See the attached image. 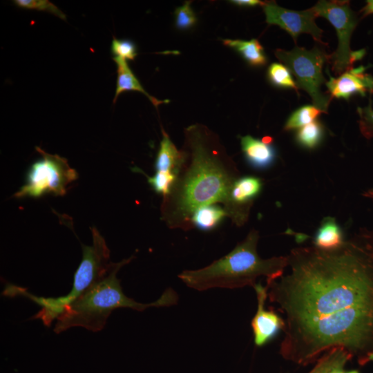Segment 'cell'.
<instances>
[{"label":"cell","instance_id":"1","mask_svg":"<svg viewBox=\"0 0 373 373\" xmlns=\"http://www.w3.org/2000/svg\"><path fill=\"white\" fill-rule=\"evenodd\" d=\"M288 269L267 280V298L283 316L280 354L307 365L334 349L361 366L373 361V232L334 249L294 248Z\"/></svg>","mask_w":373,"mask_h":373},{"label":"cell","instance_id":"2","mask_svg":"<svg viewBox=\"0 0 373 373\" xmlns=\"http://www.w3.org/2000/svg\"><path fill=\"white\" fill-rule=\"evenodd\" d=\"M183 159L175 182L160 206L161 218L170 229L188 231L199 208L225 203L235 181L240 177L218 135L200 124L184 130Z\"/></svg>","mask_w":373,"mask_h":373},{"label":"cell","instance_id":"3","mask_svg":"<svg viewBox=\"0 0 373 373\" xmlns=\"http://www.w3.org/2000/svg\"><path fill=\"white\" fill-rule=\"evenodd\" d=\"M258 240V231L251 229L224 256L202 269L183 271L178 277L188 287L198 291L254 287L260 276H265L267 280L279 278L287 267V256L262 258L257 251Z\"/></svg>","mask_w":373,"mask_h":373},{"label":"cell","instance_id":"4","mask_svg":"<svg viewBox=\"0 0 373 373\" xmlns=\"http://www.w3.org/2000/svg\"><path fill=\"white\" fill-rule=\"evenodd\" d=\"M133 257L115 262L111 271L82 296L66 307L56 319L53 331L56 334L74 327H82L91 332L104 329L112 312L119 308L143 311L151 307H169L177 303L178 296L168 288L155 301L141 303L126 296L117 278L119 270Z\"/></svg>","mask_w":373,"mask_h":373},{"label":"cell","instance_id":"5","mask_svg":"<svg viewBox=\"0 0 373 373\" xmlns=\"http://www.w3.org/2000/svg\"><path fill=\"white\" fill-rule=\"evenodd\" d=\"M91 245H83L82 261L75 274L72 288L68 294L59 297H39L30 294L21 287L8 285L3 294L9 296H25L40 307L32 318L39 319L50 327L62 310L86 294L103 279L113 269L115 262L109 261L110 250L104 237L95 227L91 229Z\"/></svg>","mask_w":373,"mask_h":373},{"label":"cell","instance_id":"6","mask_svg":"<svg viewBox=\"0 0 373 373\" xmlns=\"http://www.w3.org/2000/svg\"><path fill=\"white\" fill-rule=\"evenodd\" d=\"M275 55L294 75L298 89L306 91L314 106L327 113L332 97L322 91L321 86L327 82L323 68L329 63V55L317 46L309 50L296 46L291 50L277 49Z\"/></svg>","mask_w":373,"mask_h":373},{"label":"cell","instance_id":"7","mask_svg":"<svg viewBox=\"0 0 373 373\" xmlns=\"http://www.w3.org/2000/svg\"><path fill=\"white\" fill-rule=\"evenodd\" d=\"M312 10L316 17L327 19L334 27L338 38L336 50L329 55V63L332 70L340 75L353 67L355 61L361 60L365 50L353 51L350 48V39L358 20L347 1H318Z\"/></svg>","mask_w":373,"mask_h":373},{"label":"cell","instance_id":"8","mask_svg":"<svg viewBox=\"0 0 373 373\" xmlns=\"http://www.w3.org/2000/svg\"><path fill=\"white\" fill-rule=\"evenodd\" d=\"M35 149L42 158L30 166L26 183L15 194V198H39L45 193L64 195L67 186L76 180L78 174L71 168L66 158L49 154L39 146Z\"/></svg>","mask_w":373,"mask_h":373},{"label":"cell","instance_id":"9","mask_svg":"<svg viewBox=\"0 0 373 373\" xmlns=\"http://www.w3.org/2000/svg\"><path fill=\"white\" fill-rule=\"evenodd\" d=\"M266 22L269 25H276L288 32L295 43L302 33L309 34L313 39L323 44V30L315 23L316 18L312 8L301 11L289 10L279 6L275 1H266L262 6Z\"/></svg>","mask_w":373,"mask_h":373},{"label":"cell","instance_id":"10","mask_svg":"<svg viewBox=\"0 0 373 373\" xmlns=\"http://www.w3.org/2000/svg\"><path fill=\"white\" fill-rule=\"evenodd\" d=\"M262 185V180L253 175L240 176L233 183L223 209L236 226H243L248 220L250 210Z\"/></svg>","mask_w":373,"mask_h":373},{"label":"cell","instance_id":"11","mask_svg":"<svg viewBox=\"0 0 373 373\" xmlns=\"http://www.w3.org/2000/svg\"><path fill=\"white\" fill-rule=\"evenodd\" d=\"M370 67L360 66L351 68L337 77L331 76L328 70L327 74L329 80L325 83L327 94L332 98L348 100L353 95L358 94L365 97L373 93V76L366 73L365 70Z\"/></svg>","mask_w":373,"mask_h":373},{"label":"cell","instance_id":"12","mask_svg":"<svg viewBox=\"0 0 373 373\" xmlns=\"http://www.w3.org/2000/svg\"><path fill=\"white\" fill-rule=\"evenodd\" d=\"M254 288L257 296L258 307L251 325L255 345L262 347L270 342L280 330L283 331L285 322L274 309H267L265 307L267 298V287L256 283Z\"/></svg>","mask_w":373,"mask_h":373},{"label":"cell","instance_id":"13","mask_svg":"<svg viewBox=\"0 0 373 373\" xmlns=\"http://www.w3.org/2000/svg\"><path fill=\"white\" fill-rule=\"evenodd\" d=\"M240 145L247 162L254 169H268L276 161L275 148L262 140L247 135L240 137Z\"/></svg>","mask_w":373,"mask_h":373},{"label":"cell","instance_id":"14","mask_svg":"<svg viewBox=\"0 0 373 373\" xmlns=\"http://www.w3.org/2000/svg\"><path fill=\"white\" fill-rule=\"evenodd\" d=\"M113 60L117 65V82L113 103H115L121 93L126 91H137L142 93L156 108L162 104L169 102V100L168 99L160 100L149 95L143 88L138 79L135 77L126 59L113 57Z\"/></svg>","mask_w":373,"mask_h":373},{"label":"cell","instance_id":"15","mask_svg":"<svg viewBox=\"0 0 373 373\" xmlns=\"http://www.w3.org/2000/svg\"><path fill=\"white\" fill-rule=\"evenodd\" d=\"M162 138L155 161L156 172L173 173L177 175L183 159L182 150H178L169 135L162 128Z\"/></svg>","mask_w":373,"mask_h":373},{"label":"cell","instance_id":"16","mask_svg":"<svg viewBox=\"0 0 373 373\" xmlns=\"http://www.w3.org/2000/svg\"><path fill=\"white\" fill-rule=\"evenodd\" d=\"M345 242L342 228L336 218L329 216L323 218L314 237V246L321 249H334Z\"/></svg>","mask_w":373,"mask_h":373},{"label":"cell","instance_id":"17","mask_svg":"<svg viewBox=\"0 0 373 373\" xmlns=\"http://www.w3.org/2000/svg\"><path fill=\"white\" fill-rule=\"evenodd\" d=\"M224 45L238 52L242 57L253 66H262L267 62V58L262 46L258 40L225 39L222 40Z\"/></svg>","mask_w":373,"mask_h":373},{"label":"cell","instance_id":"18","mask_svg":"<svg viewBox=\"0 0 373 373\" xmlns=\"http://www.w3.org/2000/svg\"><path fill=\"white\" fill-rule=\"evenodd\" d=\"M350 356L341 349H334L324 354L309 373H359L357 370L345 371V364Z\"/></svg>","mask_w":373,"mask_h":373},{"label":"cell","instance_id":"19","mask_svg":"<svg viewBox=\"0 0 373 373\" xmlns=\"http://www.w3.org/2000/svg\"><path fill=\"white\" fill-rule=\"evenodd\" d=\"M225 217H227V213L223 207L210 204L196 210L192 216L191 223L193 228L209 231L214 229Z\"/></svg>","mask_w":373,"mask_h":373},{"label":"cell","instance_id":"20","mask_svg":"<svg viewBox=\"0 0 373 373\" xmlns=\"http://www.w3.org/2000/svg\"><path fill=\"white\" fill-rule=\"evenodd\" d=\"M325 135L323 124L315 120L296 131L295 140L297 144L307 149H314L319 146Z\"/></svg>","mask_w":373,"mask_h":373},{"label":"cell","instance_id":"21","mask_svg":"<svg viewBox=\"0 0 373 373\" xmlns=\"http://www.w3.org/2000/svg\"><path fill=\"white\" fill-rule=\"evenodd\" d=\"M323 113L314 105H305L293 112L286 121L284 130L289 131L298 128L316 120Z\"/></svg>","mask_w":373,"mask_h":373},{"label":"cell","instance_id":"22","mask_svg":"<svg viewBox=\"0 0 373 373\" xmlns=\"http://www.w3.org/2000/svg\"><path fill=\"white\" fill-rule=\"evenodd\" d=\"M267 78L271 84L283 88L294 89L296 92L298 88L289 70L283 64L272 63L267 72Z\"/></svg>","mask_w":373,"mask_h":373},{"label":"cell","instance_id":"23","mask_svg":"<svg viewBox=\"0 0 373 373\" xmlns=\"http://www.w3.org/2000/svg\"><path fill=\"white\" fill-rule=\"evenodd\" d=\"M136 171L142 173L147 178L148 182L152 186L154 191L162 194L163 197L168 195L175 181L177 175L173 173L156 172L155 174L150 177L145 174L140 169L135 168Z\"/></svg>","mask_w":373,"mask_h":373},{"label":"cell","instance_id":"24","mask_svg":"<svg viewBox=\"0 0 373 373\" xmlns=\"http://www.w3.org/2000/svg\"><path fill=\"white\" fill-rule=\"evenodd\" d=\"M14 3L21 8L48 12L61 19H66V15L54 3L48 0H15Z\"/></svg>","mask_w":373,"mask_h":373},{"label":"cell","instance_id":"25","mask_svg":"<svg viewBox=\"0 0 373 373\" xmlns=\"http://www.w3.org/2000/svg\"><path fill=\"white\" fill-rule=\"evenodd\" d=\"M358 126L363 137L367 139L373 138V108L371 98L369 99L368 105L364 107H358Z\"/></svg>","mask_w":373,"mask_h":373},{"label":"cell","instance_id":"26","mask_svg":"<svg viewBox=\"0 0 373 373\" xmlns=\"http://www.w3.org/2000/svg\"><path fill=\"white\" fill-rule=\"evenodd\" d=\"M191 1H186L184 3L178 7L175 10V26L180 30H186L193 27L197 18L195 12L191 8Z\"/></svg>","mask_w":373,"mask_h":373},{"label":"cell","instance_id":"27","mask_svg":"<svg viewBox=\"0 0 373 373\" xmlns=\"http://www.w3.org/2000/svg\"><path fill=\"white\" fill-rule=\"evenodd\" d=\"M111 50L115 55L114 57H120L126 60H134L137 55L135 44L132 41L128 39H117L113 37Z\"/></svg>","mask_w":373,"mask_h":373},{"label":"cell","instance_id":"28","mask_svg":"<svg viewBox=\"0 0 373 373\" xmlns=\"http://www.w3.org/2000/svg\"><path fill=\"white\" fill-rule=\"evenodd\" d=\"M231 3L240 6H263L266 1H262L260 0H233Z\"/></svg>","mask_w":373,"mask_h":373},{"label":"cell","instance_id":"29","mask_svg":"<svg viewBox=\"0 0 373 373\" xmlns=\"http://www.w3.org/2000/svg\"><path fill=\"white\" fill-rule=\"evenodd\" d=\"M360 12L362 13V17L373 14V0L366 1V5Z\"/></svg>","mask_w":373,"mask_h":373},{"label":"cell","instance_id":"30","mask_svg":"<svg viewBox=\"0 0 373 373\" xmlns=\"http://www.w3.org/2000/svg\"><path fill=\"white\" fill-rule=\"evenodd\" d=\"M363 195L367 198H370L373 200V187L367 190L363 193Z\"/></svg>","mask_w":373,"mask_h":373}]
</instances>
